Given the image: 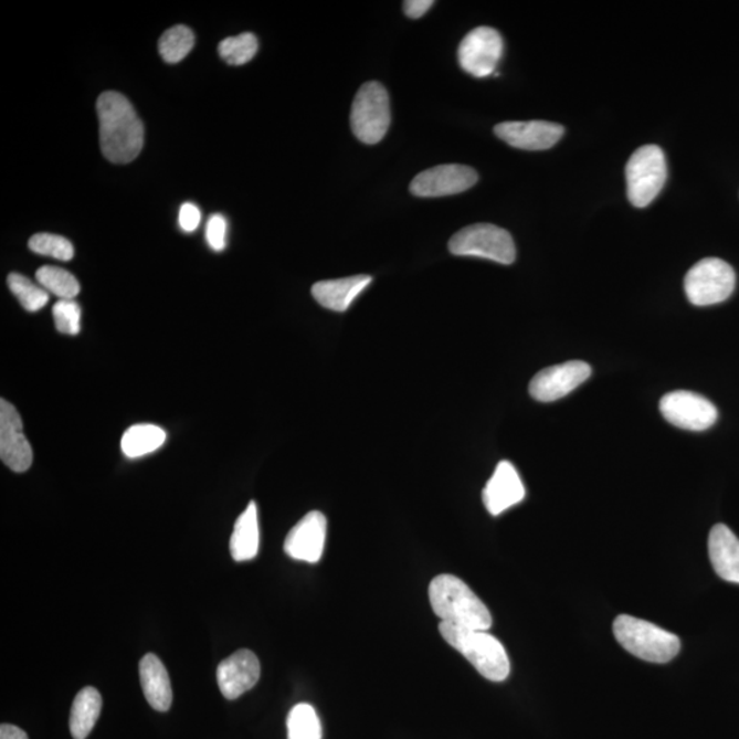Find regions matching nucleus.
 Returning <instances> with one entry per match:
<instances>
[{
    "instance_id": "nucleus-17",
    "label": "nucleus",
    "mask_w": 739,
    "mask_h": 739,
    "mask_svg": "<svg viewBox=\"0 0 739 739\" xmlns=\"http://www.w3.org/2000/svg\"><path fill=\"white\" fill-rule=\"evenodd\" d=\"M526 496L525 485L513 463L503 461L486 484L483 500L493 517L517 506Z\"/></svg>"
},
{
    "instance_id": "nucleus-7",
    "label": "nucleus",
    "mask_w": 739,
    "mask_h": 739,
    "mask_svg": "<svg viewBox=\"0 0 739 739\" xmlns=\"http://www.w3.org/2000/svg\"><path fill=\"white\" fill-rule=\"evenodd\" d=\"M391 125V103L386 87L377 82L362 85L352 103L351 128L365 145H377Z\"/></svg>"
},
{
    "instance_id": "nucleus-25",
    "label": "nucleus",
    "mask_w": 739,
    "mask_h": 739,
    "mask_svg": "<svg viewBox=\"0 0 739 739\" xmlns=\"http://www.w3.org/2000/svg\"><path fill=\"white\" fill-rule=\"evenodd\" d=\"M288 739H323V726L309 704H297L288 715Z\"/></svg>"
},
{
    "instance_id": "nucleus-23",
    "label": "nucleus",
    "mask_w": 739,
    "mask_h": 739,
    "mask_svg": "<svg viewBox=\"0 0 739 739\" xmlns=\"http://www.w3.org/2000/svg\"><path fill=\"white\" fill-rule=\"evenodd\" d=\"M166 432L155 425H135L123 435L122 448L130 460L141 457L157 451L165 444Z\"/></svg>"
},
{
    "instance_id": "nucleus-8",
    "label": "nucleus",
    "mask_w": 739,
    "mask_h": 739,
    "mask_svg": "<svg viewBox=\"0 0 739 739\" xmlns=\"http://www.w3.org/2000/svg\"><path fill=\"white\" fill-rule=\"evenodd\" d=\"M735 289V268L719 257H706L696 263L685 277L687 299L698 307L726 302Z\"/></svg>"
},
{
    "instance_id": "nucleus-14",
    "label": "nucleus",
    "mask_w": 739,
    "mask_h": 739,
    "mask_svg": "<svg viewBox=\"0 0 739 739\" xmlns=\"http://www.w3.org/2000/svg\"><path fill=\"white\" fill-rule=\"evenodd\" d=\"M261 678L260 658L250 650H240L220 663L217 682L222 696L236 700L257 684Z\"/></svg>"
},
{
    "instance_id": "nucleus-4",
    "label": "nucleus",
    "mask_w": 739,
    "mask_h": 739,
    "mask_svg": "<svg viewBox=\"0 0 739 739\" xmlns=\"http://www.w3.org/2000/svg\"><path fill=\"white\" fill-rule=\"evenodd\" d=\"M614 634L619 644L641 661L664 664L680 651V640L643 619L621 615L615 619Z\"/></svg>"
},
{
    "instance_id": "nucleus-12",
    "label": "nucleus",
    "mask_w": 739,
    "mask_h": 739,
    "mask_svg": "<svg viewBox=\"0 0 739 739\" xmlns=\"http://www.w3.org/2000/svg\"><path fill=\"white\" fill-rule=\"evenodd\" d=\"M478 175L464 165H443L418 175L410 191L420 198H441L462 193L477 184Z\"/></svg>"
},
{
    "instance_id": "nucleus-24",
    "label": "nucleus",
    "mask_w": 739,
    "mask_h": 739,
    "mask_svg": "<svg viewBox=\"0 0 739 739\" xmlns=\"http://www.w3.org/2000/svg\"><path fill=\"white\" fill-rule=\"evenodd\" d=\"M40 286L51 294L60 297V300H74L78 295L80 284L72 273L65 268L55 266H43L36 272Z\"/></svg>"
},
{
    "instance_id": "nucleus-18",
    "label": "nucleus",
    "mask_w": 739,
    "mask_h": 739,
    "mask_svg": "<svg viewBox=\"0 0 739 739\" xmlns=\"http://www.w3.org/2000/svg\"><path fill=\"white\" fill-rule=\"evenodd\" d=\"M708 552L716 574L739 585V540L726 525H716L709 532Z\"/></svg>"
},
{
    "instance_id": "nucleus-11",
    "label": "nucleus",
    "mask_w": 739,
    "mask_h": 739,
    "mask_svg": "<svg viewBox=\"0 0 739 739\" xmlns=\"http://www.w3.org/2000/svg\"><path fill=\"white\" fill-rule=\"evenodd\" d=\"M592 376V368L581 360H571L561 365L551 366L538 372L532 378L529 392L532 399L551 403L563 399L578 387L582 386Z\"/></svg>"
},
{
    "instance_id": "nucleus-9",
    "label": "nucleus",
    "mask_w": 739,
    "mask_h": 739,
    "mask_svg": "<svg viewBox=\"0 0 739 739\" xmlns=\"http://www.w3.org/2000/svg\"><path fill=\"white\" fill-rule=\"evenodd\" d=\"M664 420L684 431L704 432L715 425L718 410L701 394L690 391H674L661 400Z\"/></svg>"
},
{
    "instance_id": "nucleus-5",
    "label": "nucleus",
    "mask_w": 739,
    "mask_h": 739,
    "mask_svg": "<svg viewBox=\"0 0 739 739\" xmlns=\"http://www.w3.org/2000/svg\"><path fill=\"white\" fill-rule=\"evenodd\" d=\"M627 197L634 208L644 209L662 192L667 180V162L661 147H640L626 166Z\"/></svg>"
},
{
    "instance_id": "nucleus-6",
    "label": "nucleus",
    "mask_w": 739,
    "mask_h": 739,
    "mask_svg": "<svg viewBox=\"0 0 739 739\" xmlns=\"http://www.w3.org/2000/svg\"><path fill=\"white\" fill-rule=\"evenodd\" d=\"M450 251L456 256L484 257L502 265H511L517 257L511 234L492 223L463 228L450 240Z\"/></svg>"
},
{
    "instance_id": "nucleus-33",
    "label": "nucleus",
    "mask_w": 739,
    "mask_h": 739,
    "mask_svg": "<svg viewBox=\"0 0 739 739\" xmlns=\"http://www.w3.org/2000/svg\"><path fill=\"white\" fill-rule=\"evenodd\" d=\"M434 4L433 0H407L404 2V13L410 19H420Z\"/></svg>"
},
{
    "instance_id": "nucleus-10",
    "label": "nucleus",
    "mask_w": 739,
    "mask_h": 739,
    "mask_svg": "<svg viewBox=\"0 0 739 739\" xmlns=\"http://www.w3.org/2000/svg\"><path fill=\"white\" fill-rule=\"evenodd\" d=\"M502 34L489 27L475 28L462 40L457 59L464 72L484 78L496 71L503 55Z\"/></svg>"
},
{
    "instance_id": "nucleus-21",
    "label": "nucleus",
    "mask_w": 739,
    "mask_h": 739,
    "mask_svg": "<svg viewBox=\"0 0 739 739\" xmlns=\"http://www.w3.org/2000/svg\"><path fill=\"white\" fill-rule=\"evenodd\" d=\"M260 520L257 507L251 502L245 511L240 515L231 537V555L233 560L246 561L255 558L260 552Z\"/></svg>"
},
{
    "instance_id": "nucleus-27",
    "label": "nucleus",
    "mask_w": 739,
    "mask_h": 739,
    "mask_svg": "<svg viewBox=\"0 0 739 739\" xmlns=\"http://www.w3.org/2000/svg\"><path fill=\"white\" fill-rule=\"evenodd\" d=\"M9 288L13 292L21 306L30 313H36L49 303V292L33 284L30 278L19 273H11L8 278Z\"/></svg>"
},
{
    "instance_id": "nucleus-29",
    "label": "nucleus",
    "mask_w": 739,
    "mask_h": 739,
    "mask_svg": "<svg viewBox=\"0 0 739 739\" xmlns=\"http://www.w3.org/2000/svg\"><path fill=\"white\" fill-rule=\"evenodd\" d=\"M30 249L34 254L55 257L59 261H71L74 256L73 244L59 234L38 233L30 240Z\"/></svg>"
},
{
    "instance_id": "nucleus-15",
    "label": "nucleus",
    "mask_w": 739,
    "mask_h": 739,
    "mask_svg": "<svg viewBox=\"0 0 739 739\" xmlns=\"http://www.w3.org/2000/svg\"><path fill=\"white\" fill-rule=\"evenodd\" d=\"M328 520L323 513L312 511L300 519L285 538L284 551L289 558L318 563L323 558Z\"/></svg>"
},
{
    "instance_id": "nucleus-3",
    "label": "nucleus",
    "mask_w": 739,
    "mask_h": 739,
    "mask_svg": "<svg viewBox=\"0 0 739 739\" xmlns=\"http://www.w3.org/2000/svg\"><path fill=\"white\" fill-rule=\"evenodd\" d=\"M440 634L454 650L462 653L484 678L503 682L511 673L506 647L486 630L454 626L441 622Z\"/></svg>"
},
{
    "instance_id": "nucleus-34",
    "label": "nucleus",
    "mask_w": 739,
    "mask_h": 739,
    "mask_svg": "<svg viewBox=\"0 0 739 739\" xmlns=\"http://www.w3.org/2000/svg\"><path fill=\"white\" fill-rule=\"evenodd\" d=\"M0 739H30L24 730L13 725H2L0 727Z\"/></svg>"
},
{
    "instance_id": "nucleus-1",
    "label": "nucleus",
    "mask_w": 739,
    "mask_h": 739,
    "mask_svg": "<svg viewBox=\"0 0 739 739\" xmlns=\"http://www.w3.org/2000/svg\"><path fill=\"white\" fill-rule=\"evenodd\" d=\"M101 148L113 163H129L145 145V125L123 94L107 91L97 99Z\"/></svg>"
},
{
    "instance_id": "nucleus-31",
    "label": "nucleus",
    "mask_w": 739,
    "mask_h": 739,
    "mask_svg": "<svg viewBox=\"0 0 739 739\" xmlns=\"http://www.w3.org/2000/svg\"><path fill=\"white\" fill-rule=\"evenodd\" d=\"M228 222L225 217L215 214L210 218L208 229H205V239L214 251H222L226 245Z\"/></svg>"
},
{
    "instance_id": "nucleus-2",
    "label": "nucleus",
    "mask_w": 739,
    "mask_h": 739,
    "mask_svg": "<svg viewBox=\"0 0 739 739\" xmlns=\"http://www.w3.org/2000/svg\"><path fill=\"white\" fill-rule=\"evenodd\" d=\"M432 610L441 622L464 629L488 630L493 619L488 606L461 578L441 574L429 585Z\"/></svg>"
},
{
    "instance_id": "nucleus-16",
    "label": "nucleus",
    "mask_w": 739,
    "mask_h": 739,
    "mask_svg": "<svg viewBox=\"0 0 739 739\" xmlns=\"http://www.w3.org/2000/svg\"><path fill=\"white\" fill-rule=\"evenodd\" d=\"M495 134L507 145L527 151L549 150L564 135L563 126L548 122L503 123Z\"/></svg>"
},
{
    "instance_id": "nucleus-26",
    "label": "nucleus",
    "mask_w": 739,
    "mask_h": 739,
    "mask_svg": "<svg viewBox=\"0 0 739 739\" xmlns=\"http://www.w3.org/2000/svg\"><path fill=\"white\" fill-rule=\"evenodd\" d=\"M194 45V34L186 25L170 28L159 40V54L168 63H177L191 53Z\"/></svg>"
},
{
    "instance_id": "nucleus-32",
    "label": "nucleus",
    "mask_w": 739,
    "mask_h": 739,
    "mask_svg": "<svg viewBox=\"0 0 739 739\" xmlns=\"http://www.w3.org/2000/svg\"><path fill=\"white\" fill-rule=\"evenodd\" d=\"M200 221H202V213H200L198 205H194L193 203H186L181 205L179 222L182 231L186 233H192L197 231L200 225Z\"/></svg>"
},
{
    "instance_id": "nucleus-28",
    "label": "nucleus",
    "mask_w": 739,
    "mask_h": 739,
    "mask_svg": "<svg viewBox=\"0 0 739 739\" xmlns=\"http://www.w3.org/2000/svg\"><path fill=\"white\" fill-rule=\"evenodd\" d=\"M257 39L255 34L242 33L239 36L222 40L220 47L221 59L229 65L240 66L249 63L257 53Z\"/></svg>"
},
{
    "instance_id": "nucleus-30",
    "label": "nucleus",
    "mask_w": 739,
    "mask_h": 739,
    "mask_svg": "<svg viewBox=\"0 0 739 739\" xmlns=\"http://www.w3.org/2000/svg\"><path fill=\"white\" fill-rule=\"evenodd\" d=\"M56 330L63 335L74 336L82 330V308L74 300H60L53 308Z\"/></svg>"
},
{
    "instance_id": "nucleus-22",
    "label": "nucleus",
    "mask_w": 739,
    "mask_h": 739,
    "mask_svg": "<svg viewBox=\"0 0 739 739\" xmlns=\"http://www.w3.org/2000/svg\"><path fill=\"white\" fill-rule=\"evenodd\" d=\"M102 710V696L95 687H84L74 698L71 710V732L74 739H85L94 730Z\"/></svg>"
},
{
    "instance_id": "nucleus-20",
    "label": "nucleus",
    "mask_w": 739,
    "mask_h": 739,
    "mask_svg": "<svg viewBox=\"0 0 739 739\" xmlns=\"http://www.w3.org/2000/svg\"><path fill=\"white\" fill-rule=\"evenodd\" d=\"M140 682L146 700L155 710L166 712L173 703V690H171L168 669L162 661L154 653H147L140 662Z\"/></svg>"
},
{
    "instance_id": "nucleus-13",
    "label": "nucleus",
    "mask_w": 739,
    "mask_h": 739,
    "mask_svg": "<svg viewBox=\"0 0 739 739\" xmlns=\"http://www.w3.org/2000/svg\"><path fill=\"white\" fill-rule=\"evenodd\" d=\"M0 460L15 473L28 472L33 462L19 411L4 399L0 400Z\"/></svg>"
},
{
    "instance_id": "nucleus-19",
    "label": "nucleus",
    "mask_w": 739,
    "mask_h": 739,
    "mask_svg": "<svg viewBox=\"0 0 739 739\" xmlns=\"http://www.w3.org/2000/svg\"><path fill=\"white\" fill-rule=\"evenodd\" d=\"M370 276L319 281L312 289L314 299L331 312H347L352 302L371 284Z\"/></svg>"
}]
</instances>
